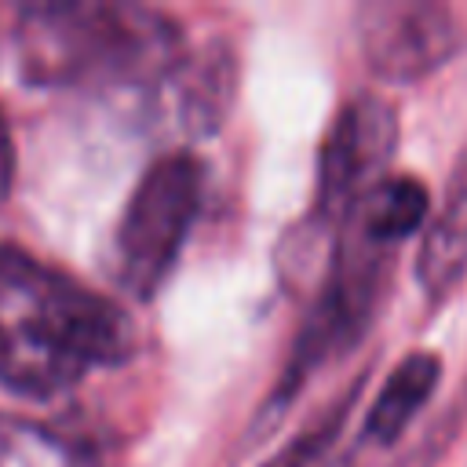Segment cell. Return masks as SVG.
Listing matches in <instances>:
<instances>
[{"mask_svg":"<svg viewBox=\"0 0 467 467\" xmlns=\"http://www.w3.org/2000/svg\"><path fill=\"white\" fill-rule=\"evenodd\" d=\"M131 354L135 325L120 303L0 244V383L7 390L51 398Z\"/></svg>","mask_w":467,"mask_h":467,"instance_id":"6da1fadb","label":"cell"},{"mask_svg":"<svg viewBox=\"0 0 467 467\" xmlns=\"http://www.w3.org/2000/svg\"><path fill=\"white\" fill-rule=\"evenodd\" d=\"M18 69L36 88L153 91L186 55L179 26L139 4H29L15 22Z\"/></svg>","mask_w":467,"mask_h":467,"instance_id":"7a4b0ae2","label":"cell"},{"mask_svg":"<svg viewBox=\"0 0 467 467\" xmlns=\"http://www.w3.org/2000/svg\"><path fill=\"white\" fill-rule=\"evenodd\" d=\"M204 193V164L186 153L157 157L135 182L117 223V277L139 299H150L171 274Z\"/></svg>","mask_w":467,"mask_h":467,"instance_id":"3957f363","label":"cell"},{"mask_svg":"<svg viewBox=\"0 0 467 467\" xmlns=\"http://www.w3.org/2000/svg\"><path fill=\"white\" fill-rule=\"evenodd\" d=\"M383 277H387V248H376L354 234L339 248L325 277V288L310 306V317L292 347V361L281 376V394H288L306 372H314L321 361H328L336 350H347L361 336L383 292Z\"/></svg>","mask_w":467,"mask_h":467,"instance_id":"277c9868","label":"cell"},{"mask_svg":"<svg viewBox=\"0 0 467 467\" xmlns=\"http://www.w3.org/2000/svg\"><path fill=\"white\" fill-rule=\"evenodd\" d=\"M358 44L376 77L409 84L431 77L456 55L460 26L441 4L372 0L358 7Z\"/></svg>","mask_w":467,"mask_h":467,"instance_id":"5b68a950","label":"cell"},{"mask_svg":"<svg viewBox=\"0 0 467 467\" xmlns=\"http://www.w3.org/2000/svg\"><path fill=\"white\" fill-rule=\"evenodd\" d=\"M398 146V117L379 95H361L339 109L317 164V208L347 219L354 204L383 179Z\"/></svg>","mask_w":467,"mask_h":467,"instance_id":"8992f818","label":"cell"},{"mask_svg":"<svg viewBox=\"0 0 467 467\" xmlns=\"http://www.w3.org/2000/svg\"><path fill=\"white\" fill-rule=\"evenodd\" d=\"M157 113L186 139H201L223 128L237 99V55L230 44L212 40L197 51H186L175 69L150 91Z\"/></svg>","mask_w":467,"mask_h":467,"instance_id":"52a82bcc","label":"cell"},{"mask_svg":"<svg viewBox=\"0 0 467 467\" xmlns=\"http://www.w3.org/2000/svg\"><path fill=\"white\" fill-rule=\"evenodd\" d=\"M416 277L431 303H441L467 277V146L460 150L441 212L427 226V237L416 255Z\"/></svg>","mask_w":467,"mask_h":467,"instance_id":"ba28073f","label":"cell"},{"mask_svg":"<svg viewBox=\"0 0 467 467\" xmlns=\"http://www.w3.org/2000/svg\"><path fill=\"white\" fill-rule=\"evenodd\" d=\"M431 197L427 186L412 175H383L347 215L350 234L376 248H390L405 237H412L427 219Z\"/></svg>","mask_w":467,"mask_h":467,"instance_id":"9c48e42d","label":"cell"},{"mask_svg":"<svg viewBox=\"0 0 467 467\" xmlns=\"http://www.w3.org/2000/svg\"><path fill=\"white\" fill-rule=\"evenodd\" d=\"M441 379V361L427 350H412L398 361V368L387 376V383L379 387L368 416H365V438L390 445L394 438H401V431L416 420V412L431 401L434 387Z\"/></svg>","mask_w":467,"mask_h":467,"instance_id":"30bf717a","label":"cell"},{"mask_svg":"<svg viewBox=\"0 0 467 467\" xmlns=\"http://www.w3.org/2000/svg\"><path fill=\"white\" fill-rule=\"evenodd\" d=\"M0 467H80L77 449L22 416H0Z\"/></svg>","mask_w":467,"mask_h":467,"instance_id":"8fae6325","label":"cell"},{"mask_svg":"<svg viewBox=\"0 0 467 467\" xmlns=\"http://www.w3.org/2000/svg\"><path fill=\"white\" fill-rule=\"evenodd\" d=\"M350 401H354V390H350L339 405H332V412H325L314 427H306L299 438H292L266 467H321V463L328 460V452H332L339 431H343V420H347Z\"/></svg>","mask_w":467,"mask_h":467,"instance_id":"7c38bea8","label":"cell"},{"mask_svg":"<svg viewBox=\"0 0 467 467\" xmlns=\"http://www.w3.org/2000/svg\"><path fill=\"white\" fill-rule=\"evenodd\" d=\"M11 182H15V142H11L7 120L0 113V201L11 193Z\"/></svg>","mask_w":467,"mask_h":467,"instance_id":"4fadbf2b","label":"cell"}]
</instances>
